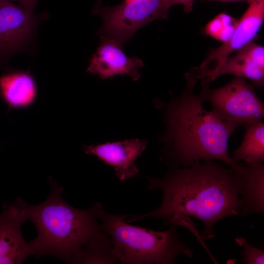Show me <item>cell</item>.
Returning a JSON list of instances; mask_svg holds the SVG:
<instances>
[{"label": "cell", "mask_w": 264, "mask_h": 264, "mask_svg": "<svg viewBox=\"0 0 264 264\" xmlns=\"http://www.w3.org/2000/svg\"><path fill=\"white\" fill-rule=\"evenodd\" d=\"M147 187L162 192L160 206L126 221L154 217L166 225L182 226L206 250L204 241L215 237L214 227L219 221L242 216V182L236 166L227 168L210 160L171 168L163 178H149Z\"/></svg>", "instance_id": "1"}, {"label": "cell", "mask_w": 264, "mask_h": 264, "mask_svg": "<svg viewBox=\"0 0 264 264\" xmlns=\"http://www.w3.org/2000/svg\"><path fill=\"white\" fill-rule=\"evenodd\" d=\"M185 78L187 84L182 93L164 105L166 129L160 138L164 144L161 160L172 168L214 159L235 166L228 144L239 126L205 110L201 93L194 92L197 79L190 72Z\"/></svg>", "instance_id": "2"}, {"label": "cell", "mask_w": 264, "mask_h": 264, "mask_svg": "<svg viewBox=\"0 0 264 264\" xmlns=\"http://www.w3.org/2000/svg\"><path fill=\"white\" fill-rule=\"evenodd\" d=\"M49 181L51 193L42 203L29 205L20 197L27 220L37 230V237L30 242L33 255H52L73 264L81 248L100 229L97 203L84 210L74 208L63 198V188Z\"/></svg>", "instance_id": "3"}, {"label": "cell", "mask_w": 264, "mask_h": 264, "mask_svg": "<svg viewBox=\"0 0 264 264\" xmlns=\"http://www.w3.org/2000/svg\"><path fill=\"white\" fill-rule=\"evenodd\" d=\"M97 212L100 228L109 237L117 262L170 264L180 255L194 257L193 250L179 238L176 226L156 231L132 225L126 221L129 216L107 212L99 202Z\"/></svg>", "instance_id": "4"}, {"label": "cell", "mask_w": 264, "mask_h": 264, "mask_svg": "<svg viewBox=\"0 0 264 264\" xmlns=\"http://www.w3.org/2000/svg\"><path fill=\"white\" fill-rule=\"evenodd\" d=\"M170 7L168 0H133L106 7L98 2L93 12L103 20L100 36L112 39L123 46L142 26L156 20L168 19Z\"/></svg>", "instance_id": "5"}, {"label": "cell", "mask_w": 264, "mask_h": 264, "mask_svg": "<svg viewBox=\"0 0 264 264\" xmlns=\"http://www.w3.org/2000/svg\"><path fill=\"white\" fill-rule=\"evenodd\" d=\"M244 79L235 76L226 85L215 89L203 86L200 93L212 105V111L221 120L243 127L262 121L264 104Z\"/></svg>", "instance_id": "6"}, {"label": "cell", "mask_w": 264, "mask_h": 264, "mask_svg": "<svg viewBox=\"0 0 264 264\" xmlns=\"http://www.w3.org/2000/svg\"><path fill=\"white\" fill-rule=\"evenodd\" d=\"M264 21V0H251L230 39L212 49L200 66L190 72L197 79H201L202 86H208L216 79L217 71L232 53L254 42Z\"/></svg>", "instance_id": "7"}, {"label": "cell", "mask_w": 264, "mask_h": 264, "mask_svg": "<svg viewBox=\"0 0 264 264\" xmlns=\"http://www.w3.org/2000/svg\"><path fill=\"white\" fill-rule=\"evenodd\" d=\"M37 21L33 12L10 0H0V61L21 50L29 41Z\"/></svg>", "instance_id": "8"}, {"label": "cell", "mask_w": 264, "mask_h": 264, "mask_svg": "<svg viewBox=\"0 0 264 264\" xmlns=\"http://www.w3.org/2000/svg\"><path fill=\"white\" fill-rule=\"evenodd\" d=\"M27 221L26 212L18 197L6 201L0 212V264H22L33 255L30 242L22 233V225Z\"/></svg>", "instance_id": "9"}, {"label": "cell", "mask_w": 264, "mask_h": 264, "mask_svg": "<svg viewBox=\"0 0 264 264\" xmlns=\"http://www.w3.org/2000/svg\"><path fill=\"white\" fill-rule=\"evenodd\" d=\"M100 37V44L90 58L86 71L102 80L127 75L132 80L137 81L141 77L139 69L144 65L142 60L138 57L127 56L123 46L112 39Z\"/></svg>", "instance_id": "10"}, {"label": "cell", "mask_w": 264, "mask_h": 264, "mask_svg": "<svg viewBox=\"0 0 264 264\" xmlns=\"http://www.w3.org/2000/svg\"><path fill=\"white\" fill-rule=\"evenodd\" d=\"M145 140L131 139L84 146L85 153L98 157L113 167L117 177L122 181L130 179L139 173L135 161L146 149Z\"/></svg>", "instance_id": "11"}, {"label": "cell", "mask_w": 264, "mask_h": 264, "mask_svg": "<svg viewBox=\"0 0 264 264\" xmlns=\"http://www.w3.org/2000/svg\"><path fill=\"white\" fill-rule=\"evenodd\" d=\"M33 76L22 71H11L0 76V96L9 110L28 108L37 97Z\"/></svg>", "instance_id": "12"}, {"label": "cell", "mask_w": 264, "mask_h": 264, "mask_svg": "<svg viewBox=\"0 0 264 264\" xmlns=\"http://www.w3.org/2000/svg\"><path fill=\"white\" fill-rule=\"evenodd\" d=\"M243 186L242 216L264 213V165L263 163H238Z\"/></svg>", "instance_id": "13"}, {"label": "cell", "mask_w": 264, "mask_h": 264, "mask_svg": "<svg viewBox=\"0 0 264 264\" xmlns=\"http://www.w3.org/2000/svg\"><path fill=\"white\" fill-rule=\"evenodd\" d=\"M245 133L240 146L232 152L234 164L240 160L248 163L264 161V124L262 121L244 126Z\"/></svg>", "instance_id": "14"}, {"label": "cell", "mask_w": 264, "mask_h": 264, "mask_svg": "<svg viewBox=\"0 0 264 264\" xmlns=\"http://www.w3.org/2000/svg\"><path fill=\"white\" fill-rule=\"evenodd\" d=\"M117 262L110 239L100 228L79 250L73 264H114Z\"/></svg>", "instance_id": "15"}, {"label": "cell", "mask_w": 264, "mask_h": 264, "mask_svg": "<svg viewBox=\"0 0 264 264\" xmlns=\"http://www.w3.org/2000/svg\"><path fill=\"white\" fill-rule=\"evenodd\" d=\"M224 74H232L249 79L252 81V85L257 88H262L264 86V68L237 52L225 60L217 71L216 77Z\"/></svg>", "instance_id": "16"}, {"label": "cell", "mask_w": 264, "mask_h": 264, "mask_svg": "<svg viewBox=\"0 0 264 264\" xmlns=\"http://www.w3.org/2000/svg\"><path fill=\"white\" fill-rule=\"evenodd\" d=\"M238 22L236 18L225 13H221L205 26L203 32L207 36L224 43L233 35Z\"/></svg>", "instance_id": "17"}, {"label": "cell", "mask_w": 264, "mask_h": 264, "mask_svg": "<svg viewBox=\"0 0 264 264\" xmlns=\"http://www.w3.org/2000/svg\"><path fill=\"white\" fill-rule=\"evenodd\" d=\"M236 243L243 247L242 252L244 263L246 264H264V250L252 245L243 237L235 238Z\"/></svg>", "instance_id": "18"}, {"label": "cell", "mask_w": 264, "mask_h": 264, "mask_svg": "<svg viewBox=\"0 0 264 264\" xmlns=\"http://www.w3.org/2000/svg\"><path fill=\"white\" fill-rule=\"evenodd\" d=\"M236 52L256 65L264 68V47L263 46L252 42Z\"/></svg>", "instance_id": "19"}, {"label": "cell", "mask_w": 264, "mask_h": 264, "mask_svg": "<svg viewBox=\"0 0 264 264\" xmlns=\"http://www.w3.org/2000/svg\"><path fill=\"white\" fill-rule=\"evenodd\" d=\"M195 0H168L170 6L175 4H182L184 6V10L187 12H190L193 9V4Z\"/></svg>", "instance_id": "20"}, {"label": "cell", "mask_w": 264, "mask_h": 264, "mask_svg": "<svg viewBox=\"0 0 264 264\" xmlns=\"http://www.w3.org/2000/svg\"><path fill=\"white\" fill-rule=\"evenodd\" d=\"M26 10L33 12L38 0H16Z\"/></svg>", "instance_id": "21"}, {"label": "cell", "mask_w": 264, "mask_h": 264, "mask_svg": "<svg viewBox=\"0 0 264 264\" xmlns=\"http://www.w3.org/2000/svg\"><path fill=\"white\" fill-rule=\"evenodd\" d=\"M203 1H218L221 2H246L249 3L251 0H202Z\"/></svg>", "instance_id": "22"}, {"label": "cell", "mask_w": 264, "mask_h": 264, "mask_svg": "<svg viewBox=\"0 0 264 264\" xmlns=\"http://www.w3.org/2000/svg\"><path fill=\"white\" fill-rule=\"evenodd\" d=\"M132 0H124L123 2H130V1H132Z\"/></svg>", "instance_id": "23"}]
</instances>
